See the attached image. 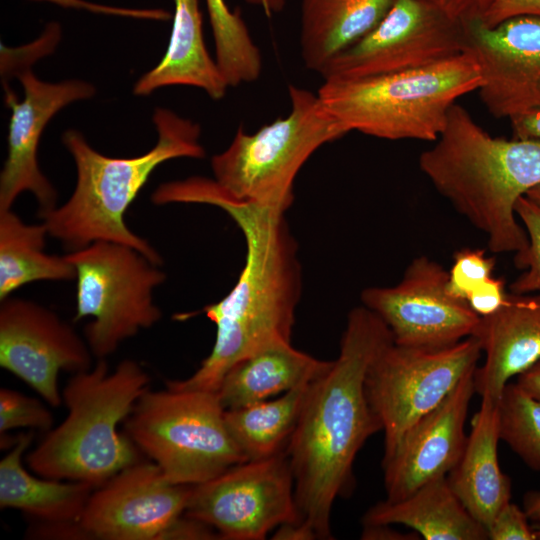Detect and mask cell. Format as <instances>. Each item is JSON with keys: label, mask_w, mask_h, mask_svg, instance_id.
Masks as SVG:
<instances>
[{"label": "cell", "mask_w": 540, "mask_h": 540, "mask_svg": "<svg viewBox=\"0 0 540 540\" xmlns=\"http://www.w3.org/2000/svg\"><path fill=\"white\" fill-rule=\"evenodd\" d=\"M161 204L194 203L224 210L241 230L245 265L232 290L203 308L216 326L210 354L188 378L174 386L217 392L228 370L246 356L278 341H291L295 310L301 296V266L297 243L285 212L241 201L214 181L190 177L157 189Z\"/></svg>", "instance_id": "1"}, {"label": "cell", "mask_w": 540, "mask_h": 540, "mask_svg": "<svg viewBox=\"0 0 540 540\" xmlns=\"http://www.w3.org/2000/svg\"><path fill=\"white\" fill-rule=\"evenodd\" d=\"M393 336L365 306L352 309L338 357L310 383L297 424L285 448L293 478L299 521L317 539H332L331 512L354 482L353 463L373 434L382 431L365 393L374 358Z\"/></svg>", "instance_id": "2"}, {"label": "cell", "mask_w": 540, "mask_h": 540, "mask_svg": "<svg viewBox=\"0 0 540 540\" xmlns=\"http://www.w3.org/2000/svg\"><path fill=\"white\" fill-rule=\"evenodd\" d=\"M419 168L436 191L487 239L495 254L522 255L528 236L518 222V199L540 184V140L491 136L455 103Z\"/></svg>", "instance_id": "3"}, {"label": "cell", "mask_w": 540, "mask_h": 540, "mask_svg": "<svg viewBox=\"0 0 540 540\" xmlns=\"http://www.w3.org/2000/svg\"><path fill=\"white\" fill-rule=\"evenodd\" d=\"M158 139L152 149L130 158H115L93 149L76 130H67L62 141L76 166V185L61 206L39 213L50 236L66 249L75 251L96 241L130 246L151 262L162 265V258L144 238L125 222L127 209L162 163L175 158H203L199 124L166 108L153 115Z\"/></svg>", "instance_id": "4"}, {"label": "cell", "mask_w": 540, "mask_h": 540, "mask_svg": "<svg viewBox=\"0 0 540 540\" xmlns=\"http://www.w3.org/2000/svg\"><path fill=\"white\" fill-rule=\"evenodd\" d=\"M149 374L132 359L111 370L106 359L68 379L62 400L65 419L45 433L26 457L36 475L100 487L140 461V451L118 430L148 389Z\"/></svg>", "instance_id": "5"}, {"label": "cell", "mask_w": 540, "mask_h": 540, "mask_svg": "<svg viewBox=\"0 0 540 540\" xmlns=\"http://www.w3.org/2000/svg\"><path fill=\"white\" fill-rule=\"evenodd\" d=\"M481 82L479 65L466 51L418 70L324 80L317 94L347 133L435 142L457 99Z\"/></svg>", "instance_id": "6"}, {"label": "cell", "mask_w": 540, "mask_h": 540, "mask_svg": "<svg viewBox=\"0 0 540 540\" xmlns=\"http://www.w3.org/2000/svg\"><path fill=\"white\" fill-rule=\"evenodd\" d=\"M287 116L253 134L241 127L230 145L211 158L216 184L231 197L282 212L291 206L301 167L322 145L347 134L318 94L289 85Z\"/></svg>", "instance_id": "7"}, {"label": "cell", "mask_w": 540, "mask_h": 540, "mask_svg": "<svg viewBox=\"0 0 540 540\" xmlns=\"http://www.w3.org/2000/svg\"><path fill=\"white\" fill-rule=\"evenodd\" d=\"M217 392L149 388L125 420V433L174 484L204 483L247 461L231 437Z\"/></svg>", "instance_id": "8"}, {"label": "cell", "mask_w": 540, "mask_h": 540, "mask_svg": "<svg viewBox=\"0 0 540 540\" xmlns=\"http://www.w3.org/2000/svg\"><path fill=\"white\" fill-rule=\"evenodd\" d=\"M66 257L75 269L74 320L92 318L84 339L95 358L106 359L122 342L161 319L153 292L166 275L138 250L96 241Z\"/></svg>", "instance_id": "9"}, {"label": "cell", "mask_w": 540, "mask_h": 540, "mask_svg": "<svg viewBox=\"0 0 540 540\" xmlns=\"http://www.w3.org/2000/svg\"><path fill=\"white\" fill-rule=\"evenodd\" d=\"M481 354L474 336L441 349L405 347L393 341L380 351L367 370L365 393L384 433L383 460L421 417L477 367Z\"/></svg>", "instance_id": "10"}, {"label": "cell", "mask_w": 540, "mask_h": 540, "mask_svg": "<svg viewBox=\"0 0 540 540\" xmlns=\"http://www.w3.org/2000/svg\"><path fill=\"white\" fill-rule=\"evenodd\" d=\"M468 25L424 0H395L365 36L320 72L324 80L357 79L426 68L467 51Z\"/></svg>", "instance_id": "11"}, {"label": "cell", "mask_w": 540, "mask_h": 540, "mask_svg": "<svg viewBox=\"0 0 540 540\" xmlns=\"http://www.w3.org/2000/svg\"><path fill=\"white\" fill-rule=\"evenodd\" d=\"M184 514L211 526L222 540H263L280 525L298 522L286 452L244 461L191 486Z\"/></svg>", "instance_id": "12"}, {"label": "cell", "mask_w": 540, "mask_h": 540, "mask_svg": "<svg viewBox=\"0 0 540 540\" xmlns=\"http://www.w3.org/2000/svg\"><path fill=\"white\" fill-rule=\"evenodd\" d=\"M449 273L438 262L418 256L401 281L363 290V306L387 325L397 345L441 349L471 336L479 316L466 300L447 290Z\"/></svg>", "instance_id": "13"}, {"label": "cell", "mask_w": 540, "mask_h": 540, "mask_svg": "<svg viewBox=\"0 0 540 540\" xmlns=\"http://www.w3.org/2000/svg\"><path fill=\"white\" fill-rule=\"evenodd\" d=\"M93 357L86 340L50 309L22 298L1 300L0 366L51 407L63 403L59 373L86 371Z\"/></svg>", "instance_id": "14"}, {"label": "cell", "mask_w": 540, "mask_h": 540, "mask_svg": "<svg viewBox=\"0 0 540 540\" xmlns=\"http://www.w3.org/2000/svg\"><path fill=\"white\" fill-rule=\"evenodd\" d=\"M190 491L168 481L151 460H140L93 490L79 524L88 539H161L184 514Z\"/></svg>", "instance_id": "15"}, {"label": "cell", "mask_w": 540, "mask_h": 540, "mask_svg": "<svg viewBox=\"0 0 540 540\" xmlns=\"http://www.w3.org/2000/svg\"><path fill=\"white\" fill-rule=\"evenodd\" d=\"M24 97L19 101L5 86V104L11 110L8 125V154L0 174V211L12 208L17 197L30 192L40 211L56 207L57 193L41 172L37 152L40 137L52 117L65 106L95 93V88L81 80L49 83L38 79L29 68L16 74Z\"/></svg>", "instance_id": "16"}, {"label": "cell", "mask_w": 540, "mask_h": 540, "mask_svg": "<svg viewBox=\"0 0 540 540\" xmlns=\"http://www.w3.org/2000/svg\"><path fill=\"white\" fill-rule=\"evenodd\" d=\"M467 51L476 59L487 110L509 120L540 107V16H519L495 27L468 25Z\"/></svg>", "instance_id": "17"}, {"label": "cell", "mask_w": 540, "mask_h": 540, "mask_svg": "<svg viewBox=\"0 0 540 540\" xmlns=\"http://www.w3.org/2000/svg\"><path fill=\"white\" fill-rule=\"evenodd\" d=\"M475 369L407 431L389 458L382 460L387 500L407 497L428 481L447 476L457 464L467 440L464 427L476 392Z\"/></svg>", "instance_id": "18"}, {"label": "cell", "mask_w": 540, "mask_h": 540, "mask_svg": "<svg viewBox=\"0 0 540 540\" xmlns=\"http://www.w3.org/2000/svg\"><path fill=\"white\" fill-rule=\"evenodd\" d=\"M471 336L485 354L474 372L475 391L499 402L509 380L540 359V294L508 293L499 310L479 318Z\"/></svg>", "instance_id": "19"}, {"label": "cell", "mask_w": 540, "mask_h": 540, "mask_svg": "<svg viewBox=\"0 0 540 540\" xmlns=\"http://www.w3.org/2000/svg\"><path fill=\"white\" fill-rule=\"evenodd\" d=\"M481 399L462 455L447 479L466 509L487 529L498 511L511 501V481L498 462V402Z\"/></svg>", "instance_id": "20"}, {"label": "cell", "mask_w": 540, "mask_h": 540, "mask_svg": "<svg viewBox=\"0 0 540 540\" xmlns=\"http://www.w3.org/2000/svg\"><path fill=\"white\" fill-rule=\"evenodd\" d=\"M171 85L200 88L214 100L222 99L229 87L206 48L199 0H174L166 52L154 68L138 79L133 93L145 96Z\"/></svg>", "instance_id": "21"}, {"label": "cell", "mask_w": 540, "mask_h": 540, "mask_svg": "<svg viewBox=\"0 0 540 540\" xmlns=\"http://www.w3.org/2000/svg\"><path fill=\"white\" fill-rule=\"evenodd\" d=\"M33 437V430L18 434L0 461L1 509L19 510L37 524L79 523L94 488L84 482L35 476L26 470L22 458Z\"/></svg>", "instance_id": "22"}, {"label": "cell", "mask_w": 540, "mask_h": 540, "mask_svg": "<svg viewBox=\"0 0 540 540\" xmlns=\"http://www.w3.org/2000/svg\"><path fill=\"white\" fill-rule=\"evenodd\" d=\"M331 363L294 348L291 341L274 342L235 363L217 394L225 410L244 407L313 382Z\"/></svg>", "instance_id": "23"}, {"label": "cell", "mask_w": 540, "mask_h": 540, "mask_svg": "<svg viewBox=\"0 0 540 540\" xmlns=\"http://www.w3.org/2000/svg\"><path fill=\"white\" fill-rule=\"evenodd\" d=\"M363 525L401 524L426 540H485L488 531L466 509L447 476L434 478L400 500L378 502Z\"/></svg>", "instance_id": "24"}, {"label": "cell", "mask_w": 540, "mask_h": 540, "mask_svg": "<svg viewBox=\"0 0 540 540\" xmlns=\"http://www.w3.org/2000/svg\"><path fill=\"white\" fill-rule=\"evenodd\" d=\"M395 0H301L299 45L307 69L320 72L371 31Z\"/></svg>", "instance_id": "25"}, {"label": "cell", "mask_w": 540, "mask_h": 540, "mask_svg": "<svg viewBox=\"0 0 540 540\" xmlns=\"http://www.w3.org/2000/svg\"><path fill=\"white\" fill-rule=\"evenodd\" d=\"M45 224H26L11 209L0 211V301L35 281L75 279V269L66 255L44 251Z\"/></svg>", "instance_id": "26"}, {"label": "cell", "mask_w": 540, "mask_h": 540, "mask_svg": "<svg viewBox=\"0 0 540 540\" xmlns=\"http://www.w3.org/2000/svg\"><path fill=\"white\" fill-rule=\"evenodd\" d=\"M310 383L301 384L270 400L225 410V422L247 460L285 451L297 424Z\"/></svg>", "instance_id": "27"}, {"label": "cell", "mask_w": 540, "mask_h": 540, "mask_svg": "<svg viewBox=\"0 0 540 540\" xmlns=\"http://www.w3.org/2000/svg\"><path fill=\"white\" fill-rule=\"evenodd\" d=\"M215 43L216 62L229 78L254 72L262 62L246 23L238 10H231L225 0H206Z\"/></svg>", "instance_id": "28"}, {"label": "cell", "mask_w": 540, "mask_h": 540, "mask_svg": "<svg viewBox=\"0 0 540 540\" xmlns=\"http://www.w3.org/2000/svg\"><path fill=\"white\" fill-rule=\"evenodd\" d=\"M500 440L531 469L540 472V400L515 382L508 383L498 402Z\"/></svg>", "instance_id": "29"}, {"label": "cell", "mask_w": 540, "mask_h": 540, "mask_svg": "<svg viewBox=\"0 0 540 540\" xmlns=\"http://www.w3.org/2000/svg\"><path fill=\"white\" fill-rule=\"evenodd\" d=\"M515 212L528 236L526 251L514 257L517 268L523 272L510 285L515 294H540V200L521 196Z\"/></svg>", "instance_id": "30"}, {"label": "cell", "mask_w": 540, "mask_h": 540, "mask_svg": "<svg viewBox=\"0 0 540 540\" xmlns=\"http://www.w3.org/2000/svg\"><path fill=\"white\" fill-rule=\"evenodd\" d=\"M54 427L51 411L38 399L17 390L0 389V433L28 428L47 433Z\"/></svg>", "instance_id": "31"}, {"label": "cell", "mask_w": 540, "mask_h": 540, "mask_svg": "<svg viewBox=\"0 0 540 540\" xmlns=\"http://www.w3.org/2000/svg\"><path fill=\"white\" fill-rule=\"evenodd\" d=\"M495 264V259L487 256L481 249L465 248L456 252L448 271V292L466 300L473 289L492 277Z\"/></svg>", "instance_id": "32"}, {"label": "cell", "mask_w": 540, "mask_h": 540, "mask_svg": "<svg viewBox=\"0 0 540 540\" xmlns=\"http://www.w3.org/2000/svg\"><path fill=\"white\" fill-rule=\"evenodd\" d=\"M529 518L511 501L505 504L488 526L491 540H535V532L528 524Z\"/></svg>", "instance_id": "33"}, {"label": "cell", "mask_w": 540, "mask_h": 540, "mask_svg": "<svg viewBox=\"0 0 540 540\" xmlns=\"http://www.w3.org/2000/svg\"><path fill=\"white\" fill-rule=\"evenodd\" d=\"M46 1L63 8L87 10L96 14L129 17L135 19L166 21L171 18L164 9H138L93 3L86 0H37Z\"/></svg>", "instance_id": "34"}, {"label": "cell", "mask_w": 540, "mask_h": 540, "mask_svg": "<svg viewBox=\"0 0 540 540\" xmlns=\"http://www.w3.org/2000/svg\"><path fill=\"white\" fill-rule=\"evenodd\" d=\"M507 295L505 280L490 277L473 289L466 301L479 317H483L499 310L504 305Z\"/></svg>", "instance_id": "35"}, {"label": "cell", "mask_w": 540, "mask_h": 540, "mask_svg": "<svg viewBox=\"0 0 540 540\" xmlns=\"http://www.w3.org/2000/svg\"><path fill=\"white\" fill-rule=\"evenodd\" d=\"M519 16H540V0H492L480 22L486 27H495Z\"/></svg>", "instance_id": "36"}, {"label": "cell", "mask_w": 540, "mask_h": 540, "mask_svg": "<svg viewBox=\"0 0 540 540\" xmlns=\"http://www.w3.org/2000/svg\"><path fill=\"white\" fill-rule=\"evenodd\" d=\"M466 25L481 21L492 0H424Z\"/></svg>", "instance_id": "37"}, {"label": "cell", "mask_w": 540, "mask_h": 540, "mask_svg": "<svg viewBox=\"0 0 540 540\" xmlns=\"http://www.w3.org/2000/svg\"><path fill=\"white\" fill-rule=\"evenodd\" d=\"M161 539L213 540L219 534L208 524L183 514L162 535Z\"/></svg>", "instance_id": "38"}, {"label": "cell", "mask_w": 540, "mask_h": 540, "mask_svg": "<svg viewBox=\"0 0 540 540\" xmlns=\"http://www.w3.org/2000/svg\"><path fill=\"white\" fill-rule=\"evenodd\" d=\"M516 139L540 140V107L510 119Z\"/></svg>", "instance_id": "39"}, {"label": "cell", "mask_w": 540, "mask_h": 540, "mask_svg": "<svg viewBox=\"0 0 540 540\" xmlns=\"http://www.w3.org/2000/svg\"><path fill=\"white\" fill-rule=\"evenodd\" d=\"M272 539L277 540H313L317 539L315 532L306 523L289 522L275 529Z\"/></svg>", "instance_id": "40"}, {"label": "cell", "mask_w": 540, "mask_h": 540, "mask_svg": "<svg viewBox=\"0 0 540 540\" xmlns=\"http://www.w3.org/2000/svg\"><path fill=\"white\" fill-rule=\"evenodd\" d=\"M515 383L527 394L540 400V359L519 374Z\"/></svg>", "instance_id": "41"}, {"label": "cell", "mask_w": 540, "mask_h": 540, "mask_svg": "<svg viewBox=\"0 0 540 540\" xmlns=\"http://www.w3.org/2000/svg\"><path fill=\"white\" fill-rule=\"evenodd\" d=\"M246 2L262 9L267 17L280 13L286 5V0H246Z\"/></svg>", "instance_id": "42"}, {"label": "cell", "mask_w": 540, "mask_h": 540, "mask_svg": "<svg viewBox=\"0 0 540 540\" xmlns=\"http://www.w3.org/2000/svg\"><path fill=\"white\" fill-rule=\"evenodd\" d=\"M524 511L529 518L540 524V493H532L525 497Z\"/></svg>", "instance_id": "43"}, {"label": "cell", "mask_w": 540, "mask_h": 540, "mask_svg": "<svg viewBox=\"0 0 540 540\" xmlns=\"http://www.w3.org/2000/svg\"><path fill=\"white\" fill-rule=\"evenodd\" d=\"M527 196L530 198L540 200V184L535 186L534 188L530 189L527 193Z\"/></svg>", "instance_id": "44"}, {"label": "cell", "mask_w": 540, "mask_h": 540, "mask_svg": "<svg viewBox=\"0 0 540 540\" xmlns=\"http://www.w3.org/2000/svg\"><path fill=\"white\" fill-rule=\"evenodd\" d=\"M534 532H535L536 540H540V526H539V528L534 530Z\"/></svg>", "instance_id": "45"}]
</instances>
